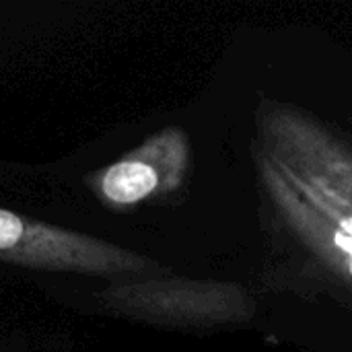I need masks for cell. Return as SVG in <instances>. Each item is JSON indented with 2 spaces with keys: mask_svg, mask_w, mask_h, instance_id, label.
Listing matches in <instances>:
<instances>
[{
  "mask_svg": "<svg viewBox=\"0 0 352 352\" xmlns=\"http://www.w3.org/2000/svg\"><path fill=\"white\" fill-rule=\"evenodd\" d=\"M264 151L299 175L314 177L352 204V151L309 113L264 101L258 116Z\"/></svg>",
  "mask_w": 352,
  "mask_h": 352,
  "instance_id": "cell-2",
  "label": "cell"
},
{
  "mask_svg": "<svg viewBox=\"0 0 352 352\" xmlns=\"http://www.w3.org/2000/svg\"><path fill=\"white\" fill-rule=\"evenodd\" d=\"M278 161V159H276ZM280 163V161H278ZM285 175L289 177V182L295 186V190L336 229L344 231L346 235L352 237V204L346 200H342L338 194H334L328 186H324L322 182L314 179V177H305L295 173L293 169H289L285 163H280Z\"/></svg>",
  "mask_w": 352,
  "mask_h": 352,
  "instance_id": "cell-5",
  "label": "cell"
},
{
  "mask_svg": "<svg viewBox=\"0 0 352 352\" xmlns=\"http://www.w3.org/2000/svg\"><path fill=\"white\" fill-rule=\"evenodd\" d=\"M0 260L85 274L146 272L159 266L120 245L0 208Z\"/></svg>",
  "mask_w": 352,
  "mask_h": 352,
  "instance_id": "cell-1",
  "label": "cell"
},
{
  "mask_svg": "<svg viewBox=\"0 0 352 352\" xmlns=\"http://www.w3.org/2000/svg\"><path fill=\"white\" fill-rule=\"evenodd\" d=\"M190 169V142L182 128H165L101 169L89 184L111 208H130L182 188Z\"/></svg>",
  "mask_w": 352,
  "mask_h": 352,
  "instance_id": "cell-3",
  "label": "cell"
},
{
  "mask_svg": "<svg viewBox=\"0 0 352 352\" xmlns=\"http://www.w3.org/2000/svg\"><path fill=\"white\" fill-rule=\"evenodd\" d=\"M262 186L291 233L340 280L352 287V237L330 225L289 182L280 163L260 151L256 157Z\"/></svg>",
  "mask_w": 352,
  "mask_h": 352,
  "instance_id": "cell-4",
  "label": "cell"
}]
</instances>
